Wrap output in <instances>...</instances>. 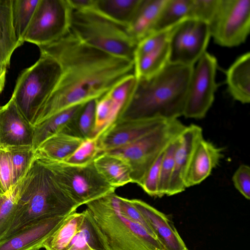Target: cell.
Masks as SVG:
<instances>
[{"label": "cell", "instance_id": "obj_1", "mask_svg": "<svg viewBox=\"0 0 250 250\" xmlns=\"http://www.w3.org/2000/svg\"><path fill=\"white\" fill-rule=\"evenodd\" d=\"M39 47L41 54L57 61L61 72L36 114L33 126L70 107L101 98L120 82L134 75L133 61L86 44L69 31L58 40Z\"/></svg>", "mask_w": 250, "mask_h": 250}, {"label": "cell", "instance_id": "obj_2", "mask_svg": "<svg viewBox=\"0 0 250 250\" xmlns=\"http://www.w3.org/2000/svg\"><path fill=\"white\" fill-rule=\"evenodd\" d=\"M194 66L169 63L148 79H137L119 119H178L183 116Z\"/></svg>", "mask_w": 250, "mask_h": 250}, {"label": "cell", "instance_id": "obj_3", "mask_svg": "<svg viewBox=\"0 0 250 250\" xmlns=\"http://www.w3.org/2000/svg\"><path fill=\"white\" fill-rule=\"evenodd\" d=\"M79 207L60 187L50 170L36 156L19 181L15 218L0 239L40 220L69 214Z\"/></svg>", "mask_w": 250, "mask_h": 250}, {"label": "cell", "instance_id": "obj_4", "mask_svg": "<svg viewBox=\"0 0 250 250\" xmlns=\"http://www.w3.org/2000/svg\"><path fill=\"white\" fill-rule=\"evenodd\" d=\"M110 250H166L143 227L124 217L119 196L107 194L86 204Z\"/></svg>", "mask_w": 250, "mask_h": 250}, {"label": "cell", "instance_id": "obj_5", "mask_svg": "<svg viewBox=\"0 0 250 250\" xmlns=\"http://www.w3.org/2000/svg\"><path fill=\"white\" fill-rule=\"evenodd\" d=\"M69 31L93 47L133 61L137 42L128 27L108 18L95 7L82 10L71 8Z\"/></svg>", "mask_w": 250, "mask_h": 250}, {"label": "cell", "instance_id": "obj_6", "mask_svg": "<svg viewBox=\"0 0 250 250\" xmlns=\"http://www.w3.org/2000/svg\"><path fill=\"white\" fill-rule=\"evenodd\" d=\"M60 72L57 61L41 54L39 59L18 77L11 98L32 125L39 109L54 88Z\"/></svg>", "mask_w": 250, "mask_h": 250}, {"label": "cell", "instance_id": "obj_7", "mask_svg": "<svg viewBox=\"0 0 250 250\" xmlns=\"http://www.w3.org/2000/svg\"><path fill=\"white\" fill-rule=\"evenodd\" d=\"M186 126L178 119L167 120L136 141L106 152L124 159L130 167L132 183L139 186L154 162Z\"/></svg>", "mask_w": 250, "mask_h": 250}, {"label": "cell", "instance_id": "obj_8", "mask_svg": "<svg viewBox=\"0 0 250 250\" xmlns=\"http://www.w3.org/2000/svg\"><path fill=\"white\" fill-rule=\"evenodd\" d=\"M36 156L51 172L62 189L79 207L115 191L96 170L93 162L85 166Z\"/></svg>", "mask_w": 250, "mask_h": 250}, {"label": "cell", "instance_id": "obj_9", "mask_svg": "<svg viewBox=\"0 0 250 250\" xmlns=\"http://www.w3.org/2000/svg\"><path fill=\"white\" fill-rule=\"evenodd\" d=\"M70 13L68 0H39L24 42L40 47L58 40L69 31Z\"/></svg>", "mask_w": 250, "mask_h": 250}, {"label": "cell", "instance_id": "obj_10", "mask_svg": "<svg viewBox=\"0 0 250 250\" xmlns=\"http://www.w3.org/2000/svg\"><path fill=\"white\" fill-rule=\"evenodd\" d=\"M210 36L222 46H237L246 40L250 30V0H219L208 24Z\"/></svg>", "mask_w": 250, "mask_h": 250}, {"label": "cell", "instance_id": "obj_11", "mask_svg": "<svg viewBox=\"0 0 250 250\" xmlns=\"http://www.w3.org/2000/svg\"><path fill=\"white\" fill-rule=\"evenodd\" d=\"M210 33L208 24L194 19L178 23L169 41V63L194 66L206 52Z\"/></svg>", "mask_w": 250, "mask_h": 250}, {"label": "cell", "instance_id": "obj_12", "mask_svg": "<svg viewBox=\"0 0 250 250\" xmlns=\"http://www.w3.org/2000/svg\"><path fill=\"white\" fill-rule=\"evenodd\" d=\"M217 60L205 52L197 62L189 82L183 116L188 118H204L214 99Z\"/></svg>", "mask_w": 250, "mask_h": 250}, {"label": "cell", "instance_id": "obj_13", "mask_svg": "<svg viewBox=\"0 0 250 250\" xmlns=\"http://www.w3.org/2000/svg\"><path fill=\"white\" fill-rule=\"evenodd\" d=\"M162 119H119L116 120L99 136L103 152L130 144L165 123Z\"/></svg>", "mask_w": 250, "mask_h": 250}, {"label": "cell", "instance_id": "obj_14", "mask_svg": "<svg viewBox=\"0 0 250 250\" xmlns=\"http://www.w3.org/2000/svg\"><path fill=\"white\" fill-rule=\"evenodd\" d=\"M33 139V125L11 98L6 104L0 107V146H32Z\"/></svg>", "mask_w": 250, "mask_h": 250}, {"label": "cell", "instance_id": "obj_15", "mask_svg": "<svg viewBox=\"0 0 250 250\" xmlns=\"http://www.w3.org/2000/svg\"><path fill=\"white\" fill-rule=\"evenodd\" d=\"M69 215V214H68ZM44 219L0 239V250H39L46 239L68 215Z\"/></svg>", "mask_w": 250, "mask_h": 250}, {"label": "cell", "instance_id": "obj_16", "mask_svg": "<svg viewBox=\"0 0 250 250\" xmlns=\"http://www.w3.org/2000/svg\"><path fill=\"white\" fill-rule=\"evenodd\" d=\"M203 138L202 128L194 124L186 126L180 134L174 153V168L167 196L178 194L186 188V174L194 149Z\"/></svg>", "mask_w": 250, "mask_h": 250}, {"label": "cell", "instance_id": "obj_17", "mask_svg": "<svg viewBox=\"0 0 250 250\" xmlns=\"http://www.w3.org/2000/svg\"><path fill=\"white\" fill-rule=\"evenodd\" d=\"M129 200L145 217L166 250H184L187 248L173 223L165 214L142 200Z\"/></svg>", "mask_w": 250, "mask_h": 250}, {"label": "cell", "instance_id": "obj_18", "mask_svg": "<svg viewBox=\"0 0 250 250\" xmlns=\"http://www.w3.org/2000/svg\"><path fill=\"white\" fill-rule=\"evenodd\" d=\"M223 148L202 138L197 144L185 178L186 188L198 185L210 174L223 156Z\"/></svg>", "mask_w": 250, "mask_h": 250}, {"label": "cell", "instance_id": "obj_19", "mask_svg": "<svg viewBox=\"0 0 250 250\" xmlns=\"http://www.w3.org/2000/svg\"><path fill=\"white\" fill-rule=\"evenodd\" d=\"M85 104L67 109L34 127L33 149L35 151L46 138L60 132H66L76 135L75 126L77 127L79 117Z\"/></svg>", "mask_w": 250, "mask_h": 250}, {"label": "cell", "instance_id": "obj_20", "mask_svg": "<svg viewBox=\"0 0 250 250\" xmlns=\"http://www.w3.org/2000/svg\"><path fill=\"white\" fill-rule=\"evenodd\" d=\"M226 83L232 98L242 104L250 102V54L239 57L227 69Z\"/></svg>", "mask_w": 250, "mask_h": 250}, {"label": "cell", "instance_id": "obj_21", "mask_svg": "<svg viewBox=\"0 0 250 250\" xmlns=\"http://www.w3.org/2000/svg\"><path fill=\"white\" fill-rule=\"evenodd\" d=\"M84 139L66 132L56 133L44 140L35 151L39 156L64 161L80 146Z\"/></svg>", "mask_w": 250, "mask_h": 250}, {"label": "cell", "instance_id": "obj_22", "mask_svg": "<svg viewBox=\"0 0 250 250\" xmlns=\"http://www.w3.org/2000/svg\"><path fill=\"white\" fill-rule=\"evenodd\" d=\"M93 164L99 173L115 188L132 183L130 167L121 157L104 152L94 159Z\"/></svg>", "mask_w": 250, "mask_h": 250}, {"label": "cell", "instance_id": "obj_23", "mask_svg": "<svg viewBox=\"0 0 250 250\" xmlns=\"http://www.w3.org/2000/svg\"><path fill=\"white\" fill-rule=\"evenodd\" d=\"M165 0H142L129 25V33L137 43L152 33Z\"/></svg>", "mask_w": 250, "mask_h": 250}, {"label": "cell", "instance_id": "obj_24", "mask_svg": "<svg viewBox=\"0 0 250 250\" xmlns=\"http://www.w3.org/2000/svg\"><path fill=\"white\" fill-rule=\"evenodd\" d=\"M12 0H0V64L9 67L14 51L22 45L17 40L12 20Z\"/></svg>", "mask_w": 250, "mask_h": 250}, {"label": "cell", "instance_id": "obj_25", "mask_svg": "<svg viewBox=\"0 0 250 250\" xmlns=\"http://www.w3.org/2000/svg\"><path fill=\"white\" fill-rule=\"evenodd\" d=\"M70 213L63 221L60 227L42 245L45 250H68L70 244L79 231L83 220L84 213Z\"/></svg>", "mask_w": 250, "mask_h": 250}, {"label": "cell", "instance_id": "obj_26", "mask_svg": "<svg viewBox=\"0 0 250 250\" xmlns=\"http://www.w3.org/2000/svg\"><path fill=\"white\" fill-rule=\"evenodd\" d=\"M141 1L142 0H96L94 7L110 20L128 27Z\"/></svg>", "mask_w": 250, "mask_h": 250}, {"label": "cell", "instance_id": "obj_27", "mask_svg": "<svg viewBox=\"0 0 250 250\" xmlns=\"http://www.w3.org/2000/svg\"><path fill=\"white\" fill-rule=\"evenodd\" d=\"M169 42L158 50L134 58L136 78L148 79L155 76L169 63Z\"/></svg>", "mask_w": 250, "mask_h": 250}, {"label": "cell", "instance_id": "obj_28", "mask_svg": "<svg viewBox=\"0 0 250 250\" xmlns=\"http://www.w3.org/2000/svg\"><path fill=\"white\" fill-rule=\"evenodd\" d=\"M191 2L192 0H165L152 33L168 28L189 19Z\"/></svg>", "mask_w": 250, "mask_h": 250}, {"label": "cell", "instance_id": "obj_29", "mask_svg": "<svg viewBox=\"0 0 250 250\" xmlns=\"http://www.w3.org/2000/svg\"><path fill=\"white\" fill-rule=\"evenodd\" d=\"M123 106L115 102L107 93L96 100L93 136L101 133L117 118Z\"/></svg>", "mask_w": 250, "mask_h": 250}, {"label": "cell", "instance_id": "obj_30", "mask_svg": "<svg viewBox=\"0 0 250 250\" xmlns=\"http://www.w3.org/2000/svg\"><path fill=\"white\" fill-rule=\"evenodd\" d=\"M39 0H12V20L15 34L23 44V36Z\"/></svg>", "mask_w": 250, "mask_h": 250}, {"label": "cell", "instance_id": "obj_31", "mask_svg": "<svg viewBox=\"0 0 250 250\" xmlns=\"http://www.w3.org/2000/svg\"><path fill=\"white\" fill-rule=\"evenodd\" d=\"M19 181L0 196V238L12 223L18 208Z\"/></svg>", "mask_w": 250, "mask_h": 250}, {"label": "cell", "instance_id": "obj_32", "mask_svg": "<svg viewBox=\"0 0 250 250\" xmlns=\"http://www.w3.org/2000/svg\"><path fill=\"white\" fill-rule=\"evenodd\" d=\"M99 136L84 139L77 149L64 162L71 165L85 166L93 162L103 153L99 143Z\"/></svg>", "mask_w": 250, "mask_h": 250}, {"label": "cell", "instance_id": "obj_33", "mask_svg": "<svg viewBox=\"0 0 250 250\" xmlns=\"http://www.w3.org/2000/svg\"><path fill=\"white\" fill-rule=\"evenodd\" d=\"M179 136L170 142L164 152L160 168L158 197L168 195L174 168V153L178 144Z\"/></svg>", "mask_w": 250, "mask_h": 250}, {"label": "cell", "instance_id": "obj_34", "mask_svg": "<svg viewBox=\"0 0 250 250\" xmlns=\"http://www.w3.org/2000/svg\"><path fill=\"white\" fill-rule=\"evenodd\" d=\"M11 156L15 184L24 176L35 156L32 146H6Z\"/></svg>", "mask_w": 250, "mask_h": 250}, {"label": "cell", "instance_id": "obj_35", "mask_svg": "<svg viewBox=\"0 0 250 250\" xmlns=\"http://www.w3.org/2000/svg\"><path fill=\"white\" fill-rule=\"evenodd\" d=\"M177 24L164 30L153 32L140 41L136 45L134 59L158 50L167 44Z\"/></svg>", "mask_w": 250, "mask_h": 250}, {"label": "cell", "instance_id": "obj_36", "mask_svg": "<svg viewBox=\"0 0 250 250\" xmlns=\"http://www.w3.org/2000/svg\"><path fill=\"white\" fill-rule=\"evenodd\" d=\"M15 184L9 150L0 146V194H4Z\"/></svg>", "mask_w": 250, "mask_h": 250}, {"label": "cell", "instance_id": "obj_37", "mask_svg": "<svg viewBox=\"0 0 250 250\" xmlns=\"http://www.w3.org/2000/svg\"><path fill=\"white\" fill-rule=\"evenodd\" d=\"M96 105V100L87 102L84 104L79 117L78 133L84 139L94 137Z\"/></svg>", "mask_w": 250, "mask_h": 250}, {"label": "cell", "instance_id": "obj_38", "mask_svg": "<svg viewBox=\"0 0 250 250\" xmlns=\"http://www.w3.org/2000/svg\"><path fill=\"white\" fill-rule=\"evenodd\" d=\"M219 0H192L189 19L201 21L208 24L214 16Z\"/></svg>", "mask_w": 250, "mask_h": 250}, {"label": "cell", "instance_id": "obj_39", "mask_svg": "<svg viewBox=\"0 0 250 250\" xmlns=\"http://www.w3.org/2000/svg\"><path fill=\"white\" fill-rule=\"evenodd\" d=\"M164 152L149 168L139 185L144 191L150 196L158 197L160 168Z\"/></svg>", "mask_w": 250, "mask_h": 250}, {"label": "cell", "instance_id": "obj_40", "mask_svg": "<svg viewBox=\"0 0 250 250\" xmlns=\"http://www.w3.org/2000/svg\"><path fill=\"white\" fill-rule=\"evenodd\" d=\"M119 198L120 210L122 215L132 222L143 227L150 234L156 238L150 226L145 217L131 203L129 199L119 196Z\"/></svg>", "mask_w": 250, "mask_h": 250}, {"label": "cell", "instance_id": "obj_41", "mask_svg": "<svg viewBox=\"0 0 250 250\" xmlns=\"http://www.w3.org/2000/svg\"><path fill=\"white\" fill-rule=\"evenodd\" d=\"M232 182L236 189L247 199L250 198V168L241 165L234 173Z\"/></svg>", "mask_w": 250, "mask_h": 250}, {"label": "cell", "instance_id": "obj_42", "mask_svg": "<svg viewBox=\"0 0 250 250\" xmlns=\"http://www.w3.org/2000/svg\"><path fill=\"white\" fill-rule=\"evenodd\" d=\"M96 0H68L71 8L86 9L94 7Z\"/></svg>", "mask_w": 250, "mask_h": 250}, {"label": "cell", "instance_id": "obj_43", "mask_svg": "<svg viewBox=\"0 0 250 250\" xmlns=\"http://www.w3.org/2000/svg\"><path fill=\"white\" fill-rule=\"evenodd\" d=\"M6 68L0 64V94L5 85Z\"/></svg>", "mask_w": 250, "mask_h": 250}, {"label": "cell", "instance_id": "obj_44", "mask_svg": "<svg viewBox=\"0 0 250 250\" xmlns=\"http://www.w3.org/2000/svg\"><path fill=\"white\" fill-rule=\"evenodd\" d=\"M188 250L187 248V249H185V250Z\"/></svg>", "mask_w": 250, "mask_h": 250}, {"label": "cell", "instance_id": "obj_45", "mask_svg": "<svg viewBox=\"0 0 250 250\" xmlns=\"http://www.w3.org/2000/svg\"><path fill=\"white\" fill-rule=\"evenodd\" d=\"M1 195L0 194V196H1Z\"/></svg>", "mask_w": 250, "mask_h": 250}]
</instances>
